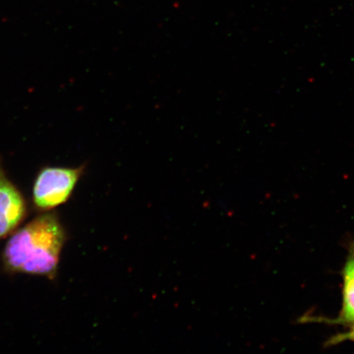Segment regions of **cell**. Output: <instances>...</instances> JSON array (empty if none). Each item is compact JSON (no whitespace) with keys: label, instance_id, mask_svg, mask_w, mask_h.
I'll return each mask as SVG.
<instances>
[{"label":"cell","instance_id":"1","mask_svg":"<svg viewBox=\"0 0 354 354\" xmlns=\"http://www.w3.org/2000/svg\"><path fill=\"white\" fill-rule=\"evenodd\" d=\"M66 240L57 212H41L11 234L2 252L3 268L8 274L55 280Z\"/></svg>","mask_w":354,"mask_h":354},{"label":"cell","instance_id":"2","mask_svg":"<svg viewBox=\"0 0 354 354\" xmlns=\"http://www.w3.org/2000/svg\"><path fill=\"white\" fill-rule=\"evenodd\" d=\"M86 170V165L77 167H41L33 183L32 201L34 210L41 214L64 205L72 197Z\"/></svg>","mask_w":354,"mask_h":354},{"label":"cell","instance_id":"3","mask_svg":"<svg viewBox=\"0 0 354 354\" xmlns=\"http://www.w3.org/2000/svg\"><path fill=\"white\" fill-rule=\"evenodd\" d=\"M28 212L24 194L8 177L0 157V241L19 228Z\"/></svg>","mask_w":354,"mask_h":354},{"label":"cell","instance_id":"4","mask_svg":"<svg viewBox=\"0 0 354 354\" xmlns=\"http://www.w3.org/2000/svg\"><path fill=\"white\" fill-rule=\"evenodd\" d=\"M342 305L339 315L330 318L304 316L301 322H322L326 324L351 326L354 322V243L348 248L342 269Z\"/></svg>","mask_w":354,"mask_h":354},{"label":"cell","instance_id":"5","mask_svg":"<svg viewBox=\"0 0 354 354\" xmlns=\"http://www.w3.org/2000/svg\"><path fill=\"white\" fill-rule=\"evenodd\" d=\"M349 326H351V328H349L348 331L342 332V333H339L331 336V337L327 339V342H326L325 346H335V345H338L346 342H354V322Z\"/></svg>","mask_w":354,"mask_h":354}]
</instances>
